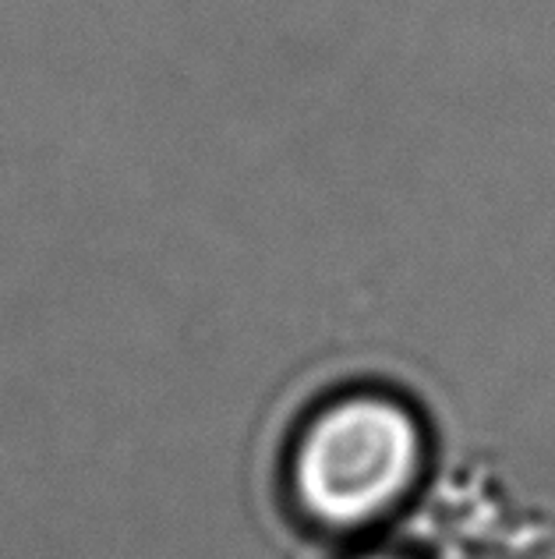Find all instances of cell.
<instances>
[{
    "instance_id": "cell-1",
    "label": "cell",
    "mask_w": 555,
    "mask_h": 559,
    "mask_svg": "<svg viewBox=\"0 0 555 559\" xmlns=\"http://www.w3.org/2000/svg\"><path fill=\"white\" fill-rule=\"evenodd\" d=\"M421 432L403 407L350 401L315 421L298 457L304 507L326 524H369L411 489Z\"/></svg>"
},
{
    "instance_id": "cell-2",
    "label": "cell",
    "mask_w": 555,
    "mask_h": 559,
    "mask_svg": "<svg viewBox=\"0 0 555 559\" xmlns=\"http://www.w3.org/2000/svg\"><path fill=\"white\" fill-rule=\"evenodd\" d=\"M375 559H383V556H375Z\"/></svg>"
}]
</instances>
